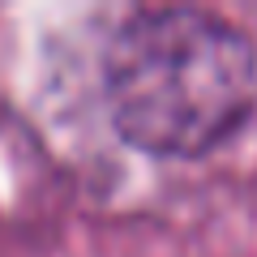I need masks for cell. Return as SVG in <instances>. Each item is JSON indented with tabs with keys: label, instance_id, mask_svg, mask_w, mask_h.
<instances>
[{
	"label": "cell",
	"instance_id": "obj_1",
	"mask_svg": "<svg viewBox=\"0 0 257 257\" xmlns=\"http://www.w3.org/2000/svg\"><path fill=\"white\" fill-rule=\"evenodd\" d=\"M103 99L124 146L150 159H202L253 116L257 47L210 9H133L103 47Z\"/></svg>",
	"mask_w": 257,
	"mask_h": 257
}]
</instances>
